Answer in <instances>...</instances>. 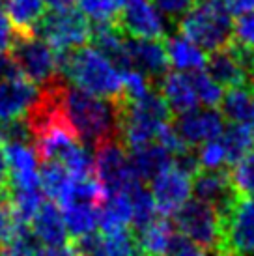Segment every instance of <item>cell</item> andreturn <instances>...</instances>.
Segmentation results:
<instances>
[{
	"label": "cell",
	"instance_id": "obj_32",
	"mask_svg": "<svg viewBox=\"0 0 254 256\" xmlns=\"http://www.w3.org/2000/svg\"><path fill=\"white\" fill-rule=\"evenodd\" d=\"M0 142H21L32 146V131H30L26 118L17 116V118H10V120H0Z\"/></svg>",
	"mask_w": 254,
	"mask_h": 256
},
{
	"label": "cell",
	"instance_id": "obj_20",
	"mask_svg": "<svg viewBox=\"0 0 254 256\" xmlns=\"http://www.w3.org/2000/svg\"><path fill=\"white\" fill-rule=\"evenodd\" d=\"M166 52H168L170 68H176L180 72H192L202 70L206 66V52L196 43H192L184 34H168L166 36Z\"/></svg>",
	"mask_w": 254,
	"mask_h": 256
},
{
	"label": "cell",
	"instance_id": "obj_26",
	"mask_svg": "<svg viewBox=\"0 0 254 256\" xmlns=\"http://www.w3.org/2000/svg\"><path fill=\"white\" fill-rule=\"evenodd\" d=\"M40 164H42V168H38V172H40V184H42L45 196L60 204L66 196L70 184L73 182L71 174L58 161H42Z\"/></svg>",
	"mask_w": 254,
	"mask_h": 256
},
{
	"label": "cell",
	"instance_id": "obj_35",
	"mask_svg": "<svg viewBox=\"0 0 254 256\" xmlns=\"http://www.w3.org/2000/svg\"><path fill=\"white\" fill-rule=\"evenodd\" d=\"M71 252L75 254H105L103 252V234L96 230H90L86 234L71 240Z\"/></svg>",
	"mask_w": 254,
	"mask_h": 256
},
{
	"label": "cell",
	"instance_id": "obj_38",
	"mask_svg": "<svg viewBox=\"0 0 254 256\" xmlns=\"http://www.w3.org/2000/svg\"><path fill=\"white\" fill-rule=\"evenodd\" d=\"M234 38L245 45L254 47V12L240 15V19L234 21Z\"/></svg>",
	"mask_w": 254,
	"mask_h": 256
},
{
	"label": "cell",
	"instance_id": "obj_22",
	"mask_svg": "<svg viewBox=\"0 0 254 256\" xmlns=\"http://www.w3.org/2000/svg\"><path fill=\"white\" fill-rule=\"evenodd\" d=\"M126 192L129 196V202H131V228L136 234L157 217L156 200H154L152 191L136 178L129 184Z\"/></svg>",
	"mask_w": 254,
	"mask_h": 256
},
{
	"label": "cell",
	"instance_id": "obj_16",
	"mask_svg": "<svg viewBox=\"0 0 254 256\" xmlns=\"http://www.w3.org/2000/svg\"><path fill=\"white\" fill-rule=\"evenodd\" d=\"M129 150L131 152L127 154V157H129L131 172L142 184H150L157 174L172 166V161H174V154L157 140Z\"/></svg>",
	"mask_w": 254,
	"mask_h": 256
},
{
	"label": "cell",
	"instance_id": "obj_2",
	"mask_svg": "<svg viewBox=\"0 0 254 256\" xmlns=\"http://www.w3.org/2000/svg\"><path fill=\"white\" fill-rule=\"evenodd\" d=\"M54 56L58 73L73 86L101 98H122V73L92 45L54 49Z\"/></svg>",
	"mask_w": 254,
	"mask_h": 256
},
{
	"label": "cell",
	"instance_id": "obj_24",
	"mask_svg": "<svg viewBox=\"0 0 254 256\" xmlns=\"http://www.w3.org/2000/svg\"><path fill=\"white\" fill-rule=\"evenodd\" d=\"M174 232V222L168 215H157L146 228L136 232V245L138 252L144 254H166L170 236Z\"/></svg>",
	"mask_w": 254,
	"mask_h": 256
},
{
	"label": "cell",
	"instance_id": "obj_44",
	"mask_svg": "<svg viewBox=\"0 0 254 256\" xmlns=\"http://www.w3.org/2000/svg\"><path fill=\"white\" fill-rule=\"evenodd\" d=\"M250 122H252L250 126L254 128V100H252V110H250Z\"/></svg>",
	"mask_w": 254,
	"mask_h": 256
},
{
	"label": "cell",
	"instance_id": "obj_39",
	"mask_svg": "<svg viewBox=\"0 0 254 256\" xmlns=\"http://www.w3.org/2000/svg\"><path fill=\"white\" fill-rule=\"evenodd\" d=\"M17 75H22L17 62L14 60V56L10 54V50H4L0 52V80L2 78H10V77H17Z\"/></svg>",
	"mask_w": 254,
	"mask_h": 256
},
{
	"label": "cell",
	"instance_id": "obj_23",
	"mask_svg": "<svg viewBox=\"0 0 254 256\" xmlns=\"http://www.w3.org/2000/svg\"><path fill=\"white\" fill-rule=\"evenodd\" d=\"M99 232H110L116 228L131 226V202L126 191L106 194L98 214Z\"/></svg>",
	"mask_w": 254,
	"mask_h": 256
},
{
	"label": "cell",
	"instance_id": "obj_46",
	"mask_svg": "<svg viewBox=\"0 0 254 256\" xmlns=\"http://www.w3.org/2000/svg\"><path fill=\"white\" fill-rule=\"evenodd\" d=\"M250 82L254 84V66H252V73H250Z\"/></svg>",
	"mask_w": 254,
	"mask_h": 256
},
{
	"label": "cell",
	"instance_id": "obj_5",
	"mask_svg": "<svg viewBox=\"0 0 254 256\" xmlns=\"http://www.w3.org/2000/svg\"><path fill=\"white\" fill-rule=\"evenodd\" d=\"M176 228L194 242L204 252H217L220 240L219 215L208 202L200 198H187L172 214Z\"/></svg>",
	"mask_w": 254,
	"mask_h": 256
},
{
	"label": "cell",
	"instance_id": "obj_3",
	"mask_svg": "<svg viewBox=\"0 0 254 256\" xmlns=\"http://www.w3.org/2000/svg\"><path fill=\"white\" fill-rule=\"evenodd\" d=\"M176 30L200 49H220L234 36L232 12L226 0H192Z\"/></svg>",
	"mask_w": 254,
	"mask_h": 256
},
{
	"label": "cell",
	"instance_id": "obj_14",
	"mask_svg": "<svg viewBox=\"0 0 254 256\" xmlns=\"http://www.w3.org/2000/svg\"><path fill=\"white\" fill-rule=\"evenodd\" d=\"M150 184H152V194L156 200L157 212L161 215H172L189 198L190 176L176 168L174 164L162 170L161 174H157Z\"/></svg>",
	"mask_w": 254,
	"mask_h": 256
},
{
	"label": "cell",
	"instance_id": "obj_8",
	"mask_svg": "<svg viewBox=\"0 0 254 256\" xmlns=\"http://www.w3.org/2000/svg\"><path fill=\"white\" fill-rule=\"evenodd\" d=\"M126 150L127 148L122 142V138H108L92 150L94 176L105 189L106 194L126 191L134 180Z\"/></svg>",
	"mask_w": 254,
	"mask_h": 256
},
{
	"label": "cell",
	"instance_id": "obj_34",
	"mask_svg": "<svg viewBox=\"0 0 254 256\" xmlns=\"http://www.w3.org/2000/svg\"><path fill=\"white\" fill-rule=\"evenodd\" d=\"M196 156L202 168H220L226 164V152L219 138H212L198 144Z\"/></svg>",
	"mask_w": 254,
	"mask_h": 256
},
{
	"label": "cell",
	"instance_id": "obj_28",
	"mask_svg": "<svg viewBox=\"0 0 254 256\" xmlns=\"http://www.w3.org/2000/svg\"><path fill=\"white\" fill-rule=\"evenodd\" d=\"M4 12L14 30H34L36 22L45 14L43 0H4Z\"/></svg>",
	"mask_w": 254,
	"mask_h": 256
},
{
	"label": "cell",
	"instance_id": "obj_36",
	"mask_svg": "<svg viewBox=\"0 0 254 256\" xmlns=\"http://www.w3.org/2000/svg\"><path fill=\"white\" fill-rule=\"evenodd\" d=\"M156 8L164 15V19L170 22L172 28H178V22L190 8L192 0H152Z\"/></svg>",
	"mask_w": 254,
	"mask_h": 256
},
{
	"label": "cell",
	"instance_id": "obj_9",
	"mask_svg": "<svg viewBox=\"0 0 254 256\" xmlns=\"http://www.w3.org/2000/svg\"><path fill=\"white\" fill-rule=\"evenodd\" d=\"M190 191L194 196L208 202L217 212L219 220L224 217L232 206L238 202L241 192L236 189L230 170L224 166L220 168H198L196 174L190 178Z\"/></svg>",
	"mask_w": 254,
	"mask_h": 256
},
{
	"label": "cell",
	"instance_id": "obj_21",
	"mask_svg": "<svg viewBox=\"0 0 254 256\" xmlns=\"http://www.w3.org/2000/svg\"><path fill=\"white\" fill-rule=\"evenodd\" d=\"M219 138L226 152V164H236L254 148V128L247 122H230Z\"/></svg>",
	"mask_w": 254,
	"mask_h": 256
},
{
	"label": "cell",
	"instance_id": "obj_40",
	"mask_svg": "<svg viewBox=\"0 0 254 256\" xmlns=\"http://www.w3.org/2000/svg\"><path fill=\"white\" fill-rule=\"evenodd\" d=\"M12 36H14V24L10 22L6 12L0 8V52L10 49Z\"/></svg>",
	"mask_w": 254,
	"mask_h": 256
},
{
	"label": "cell",
	"instance_id": "obj_6",
	"mask_svg": "<svg viewBox=\"0 0 254 256\" xmlns=\"http://www.w3.org/2000/svg\"><path fill=\"white\" fill-rule=\"evenodd\" d=\"M90 28L88 17L80 10L68 6L43 14L36 22L34 32L49 42L52 49H71L88 42Z\"/></svg>",
	"mask_w": 254,
	"mask_h": 256
},
{
	"label": "cell",
	"instance_id": "obj_18",
	"mask_svg": "<svg viewBox=\"0 0 254 256\" xmlns=\"http://www.w3.org/2000/svg\"><path fill=\"white\" fill-rule=\"evenodd\" d=\"M204 70L220 86H226V88L250 82V75L245 70V66L240 62V58L234 54V50L228 47V43L220 49L210 50V56L206 58Z\"/></svg>",
	"mask_w": 254,
	"mask_h": 256
},
{
	"label": "cell",
	"instance_id": "obj_7",
	"mask_svg": "<svg viewBox=\"0 0 254 256\" xmlns=\"http://www.w3.org/2000/svg\"><path fill=\"white\" fill-rule=\"evenodd\" d=\"M219 222V254H254V194H241Z\"/></svg>",
	"mask_w": 254,
	"mask_h": 256
},
{
	"label": "cell",
	"instance_id": "obj_13",
	"mask_svg": "<svg viewBox=\"0 0 254 256\" xmlns=\"http://www.w3.org/2000/svg\"><path fill=\"white\" fill-rule=\"evenodd\" d=\"M172 126L176 128L178 135L184 138L185 144L196 148L198 144L206 140L219 138L224 129V116L215 107H192L189 110L178 112L176 122Z\"/></svg>",
	"mask_w": 254,
	"mask_h": 256
},
{
	"label": "cell",
	"instance_id": "obj_1",
	"mask_svg": "<svg viewBox=\"0 0 254 256\" xmlns=\"http://www.w3.org/2000/svg\"><path fill=\"white\" fill-rule=\"evenodd\" d=\"M64 107L80 142L90 150L108 138H120V98H101L68 84Z\"/></svg>",
	"mask_w": 254,
	"mask_h": 256
},
{
	"label": "cell",
	"instance_id": "obj_30",
	"mask_svg": "<svg viewBox=\"0 0 254 256\" xmlns=\"http://www.w3.org/2000/svg\"><path fill=\"white\" fill-rule=\"evenodd\" d=\"M103 234V252L105 254H133L138 252L136 234L131 226L116 228Z\"/></svg>",
	"mask_w": 254,
	"mask_h": 256
},
{
	"label": "cell",
	"instance_id": "obj_15",
	"mask_svg": "<svg viewBox=\"0 0 254 256\" xmlns=\"http://www.w3.org/2000/svg\"><path fill=\"white\" fill-rule=\"evenodd\" d=\"M40 88L24 75L0 80V120L24 116L34 105Z\"/></svg>",
	"mask_w": 254,
	"mask_h": 256
},
{
	"label": "cell",
	"instance_id": "obj_42",
	"mask_svg": "<svg viewBox=\"0 0 254 256\" xmlns=\"http://www.w3.org/2000/svg\"><path fill=\"white\" fill-rule=\"evenodd\" d=\"M232 15H243L254 12V0H226Z\"/></svg>",
	"mask_w": 254,
	"mask_h": 256
},
{
	"label": "cell",
	"instance_id": "obj_19",
	"mask_svg": "<svg viewBox=\"0 0 254 256\" xmlns=\"http://www.w3.org/2000/svg\"><path fill=\"white\" fill-rule=\"evenodd\" d=\"M157 88L162 94V98L166 100L172 112H184V110H189V108L198 105L196 92L192 88V82H190L187 72H180V70L168 72L161 78Z\"/></svg>",
	"mask_w": 254,
	"mask_h": 256
},
{
	"label": "cell",
	"instance_id": "obj_10",
	"mask_svg": "<svg viewBox=\"0 0 254 256\" xmlns=\"http://www.w3.org/2000/svg\"><path fill=\"white\" fill-rule=\"evenodd\" d=\"M166 38H134L126 34V50L129 66L144 73L150 82L159 86L161 78L170 72V60L166 52Z\"/></svg>",
	"mask_w": 254,
	"mask_h": 256
},
{
	"label": "cell",
	"instance_id": "obj_31",
	"mask_svg": "<svg viewBox=\"0 0 254 256\" xmlns=\"http://www.w3.org/2000/svg\"><path fill=\"white\" fill-rule=\"evenodd\" d=\"M78 10L94 22L116 21L120 12L118 0H77Z\"/></svg>",
	"mask_w": 254,
	"mask_h": 256
},
{
	"label": "cell",
	"instance_id": "obj_17",
	"mask_svg": "<svg viewBox=\"0 0 254 256\" xmlns=\"http://www.w3.org/2000/svg\"><path fill=\"white\" fill-rule=\"evenodd\" d=\"M88 42L92 43L94 49L99 50L105 58H108L118 68V72L131 70L126 50V34L116 24V21L94 22Z\"/></svg>",
	"mask_w": 254,
	"mask_h": 256
},
{
	"label": "cell",
	"instance_id": "obj_29",
	"mask_svg": "<svg viewBox=\"0 0 254 256\" xmlns=\"http://www.w3.org/2000/svg\"><path fill=\"white\" fill-rule=\"evenodd\" d=\"M187 73H189L192 88L196 92L198 103H202L206 107H217L220 98H222V94H224L222 92V86L210 73L204 72V68L202 70H192V72Z\"/></svg>",
	"mask_w": 254,
	"mask_h": 256
},
{
	"label": "cell",
	"instance_id": "obj_45",
	"mask_svg": "<svg viewBox=\"0 0 254 256\" xmlns=\"http://www.w3.org/2000/svg\"><path fill=\"white\" fill-rule=\"evenodd\" d=\"M120 2V6H124V4H127V2H133V0H118Z\"/></svg>",
	"mask_w": 254,
	"mask_h": 256
},
{
	"label": "cell",
	"instance_id": "obj_33",
	"mask_svg": "<svg viewBox=\"0 0 254 256\" xmlns=\"http://www.w3.org/2000/svg\"><path fill=\"white\" fill-rule=\"evenodd\" d=\"M230 176L241 194H254V148L234 164Z\"/></svg>",
	"mask_w": 254,
	"mask_h": 256
},
{
	"label": "cell",
	"instance_id": "obj_27",
	"mask_svg": "<svg viewBox=\"0 0 254 256\" xmlns=\"http://www.w3.org/2000/svg\"><path fill=\"white\" fill-rule=\"evenodd\" d=\"M60 208H62V217L66 228H68L70 240L98 228L99 208L90 206V204H78V202H70V204H64Z\"/></svg>",
	"mask_w": 254,
	"mask_h": 256
},
{
	"label": "cell",
	"instance_id": "obj_41",
	"mask_svg": "<svg viewBox=\"0 0 254 256\" xmlns=\"http://www.w3.org/2000/svg\"><path fill=\"white\" fill-rule=\"evenodd\" d=\"M10 189V164L6 159L4 144L0 142V196H6Z\"/></svg>",
	"mask_w": 254,
	"mask_h": 256
},
{
	"label": "cell",
	"instance_id": "obj_12",
	"mask_svg": "<svg viewBox=\"0 0 254 256\" xmlns=\"http://www.w3.org/2000/svg\"><path fill=\"white\" fill-rule=\"evenodd\" d=\"M30 228L38 236L45 252H49V254L71 252V240L68 234V228H66V222H64L62 210L54 200H43L42 206L38 208V212L30 220Z\"/></svg>",
	"mask_w": 254,
	"mask_h": 256
},
{
	"label": "cell",
	"instance_id": "obj_43",
	"mask_svg": "<svg viewBox=\"0 0 254 256\" xmlns=\"http://www.w3.org/2000/svg\"><path fill=\"white\" fill-rule=\"evenodd\" d=\"M43 2H45V6H49L50 10H58V8L73 6L75 0H43Z\"/></svg>",
	"mask_w": 254,
	"mask_h": 256
},
{
	"label": "cell",
	"instance_id": "obj_4",
	"mask_svg": "<svg viewBox=\"0 0 254 256\" xmlns=\"http://www.w3.org/2000/svg\"><path fill=\"white\" fill-rule=\"evenodd\" d=\"M8 50L22 75L34 84H45L58 73L54 49L34 30H14Z\"/></svg>",
	"mask_w": 254,
	"mask_h": 256
},
{
	"label": "cell",
	"instance_id": "obj_37",
	"mask_svg": "<svg viewBox=\"0 0 254 256\" xmlns=\"http://www.w3.org/2000/svg\"><path fill=\"white\" fill-rule=\"evenodd\" d=\"M166 254H176V256H187V254H204V250L198 247L194 242H190L185 234H182L180 230H174L170 236L168 249Z\"/></svg>",
	"mask_w": 254,
	"mask_h": 256
},
{
	"label": "cell",
	"instance_id": "obj_25",
	"mask_svg": "<svg viewBox=\"0 0 254 256\" xmlns=\"http://www.w3.org/2000/svg\"><path fill=\"white\" fill-rule=\"evenodd\" d=\"M252 82L230 86L228 92L222 94V98L219 101L220 114L224 116L226 122H248L250 120V110H252Z\"/></svg>",
	"mask_w": 254,
	"mask_h": 256
},
{
	"label": "cell",
	"instance_id": "obj_11",
	"mask_svg": "<svg viewBox=\"0 0 254 256\" xmlns=\"http://www.w3.org/2000/svg\"><path fill=\"white\" fill-rule=\"evenodd\" d=\"M116 24L124 34L134 38H166L172 28L152 0H133L124 4L118 12Z\"/></svg>",
	"mask_w": 254,
	"mask_h": 256
}]
</instances>
